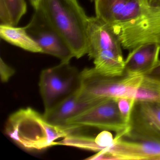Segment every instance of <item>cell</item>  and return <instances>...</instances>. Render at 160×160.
Returning a JSON list of instances; mask_svg holds the SVG:
<instances>
[{
    "label": "cell",
    "instance_id": "2e32d148",
    "mask_svg": "<svg viewBox=\"0 0 160 160\" xmlns=\"http://www.w3.org/2000/svg\"><path fill=\"white\" fill-rule=\"evenodd\" d=\"M0 4L4 5L8 10L13 26H16L18 24L27 12V5L25 0H0Z\"/></svg>",
    "mask_w": 160,
    "mask_h": 160
},
{
    "label": "cell",
    "instance_id": "3957f363",
    "mask_svg": "<svg viewBox=\"0 0 160 160\" xmlns=\"http://www.w3.org/2000/svg\"><path fill=\"white\" fill-rule=\"evenodd\" d=\"M80 94L94 102L108 99L132 98L143 99L142 74L123 73L117 76H109L98 72L94 68L81 72Z\"/></svg>",
    "mask_w": 160,
    "mask_h": 160
},
{
    "label": "cell",
    "instance_id": "6da1fadb",
    "mask_svg": "<svg viewBox=\"0 0 160 160\" xmlns=\"http://www.w3.org/2000/svg\"><path fill=\"white\" fill-rule=\"evenodd\" d=\"M81 126L50 123L31 108H21L9 117L5 125L6 134L18 146L28 150H41L57 146L62 138L74 133Z\"/></svg>",
    "mask_w": 160,
    "mask_h": 160
},
{
    "label": "cell",
    "instance_id": "8fae6325",
    "mask_svg": "<svg viewBox=\"0 0 160 160\" xmlns=\"http://www.w3.org/2000/svg\"><path fill=\"white\" fill-rule=\"evenodd\" d=\"M100 102L84 98L79 89L51 109L45 111L43 115L50 123L65 125L68 120Z\"/></svg>",
    "mask_w": 160,
    "mask_h": 160
},
{
    "label": "cell",
    "instance_id": "7402d4cb",
    "mask_svg": "<svg viewBox=\"0 0 160 160\" xmlns=\"http://www.w3.org/2000/svg\"><path fill=\"white\" fill-rule=\"evenodd\" d=\"M159 100H160V97H159Z\"/></svg>",
    "mask_w": 160,
    "mask_h": 160
},
{
    "label": "cell",
    "instance_id": "e0dca14e",
    "mask_svg": "<svg viewBox=\"0 0 160 160\" xmlns=\"http://www.w3.org/2000/svg\"><path fill=\"white\" fill-rule=\"evenodd\" d=\"M116 100L120 113L128 123L136 99L132 98H119Z\"/></svg>",
    "mask_w": 160,
    "mask_h": 160
},
{
    "label": "cell",
    "instance_id": "44dd1931",
    "mask_svg": "<svg viewBox=\"0 0 160 160\" xmlns=\"http://www.w3.org/2000/svg\"><path fill=\"white\" fill-rule=\"evenodd\" d=\"M91 2H94L95 1V0H90Z\"/></svg>",
    "mask_w": 160,
    "mask_h": 160
},
{
    "label": "cell",
    "instance_id": "5bb4252c",
    "mask_svg": "<svg viewBox=\"0 0 160 160\" xmlns=\"http://www.w3.org/2000/svg\"><path fill=\"white\" fill-rule=\"evenodd\" d=\"M129 0H95L96 17L111 26L118 20Z\"/></svg>",
    "mask_w": 160,
    "mask_h": 160
},
{
    "label": "cell",
    "instance_id": "ac0fdd59",
    "mask_svg": "<svg viewBox=\"0 0 160 160\" xmlns=\"http://www.w3.org/2000/svg\"><path fill=\"white\" fill-rule=\"evenodd\" d=\"M15 72L14 69L8 65L1 58L0 61V76L2 82H8Z\"/></svg>",
    "mask_w": 160,
    "mask_h": 160
},
{
    "label": "cell",
    "instance_id": "9a60e30c",
    "mask_svg": "<svg viewBox=\"0 0 160 160\" xmlns=\"http://www.w3.org/2000/svg\"><path fill=\"white\" fill-rule=\"evenodd\" d=\"M142 88L143 90L160 95V60L149 70L142 74Z\"/></svg>",
    "mask_w": 160,
    "mask_h": 160
},
{
    "label": "cell",
    "instance_id": "d6986e66",
    "mask_svg": "<svg viewBox=\"0 0 160 160\" xmlns=\"http://www.w3.org/2000/svg\"><path fill=\"white\" fill-rule=\"evenodd\" d=\"M150 6L154 7H160V0H147Z\"/></svg>",
    "mask_w": 160,
    "mask_h": 160
},
{
    "label": "cell",
    "instance_id": "52a82bcc",
    "mask_svg": "<svg viewBox=\"0 0 160 160\" xmlns=\"http://www.w3.org/2000/svg\"><path fill=\"white\" fill-rule=\"evenodd\" d=\"M30 22L26 28L29 35L41 48L42 53L70 62L73 54L58 32L40 7L35 8Z\"/></svg>",
    "mask_w": 160,
    "mask_h": 160
},
{
    "label": "cell",
    "instance_id": "8992f818",
    "mask_svg": "<svg viewBox=\"0 0 160 160\" xmlns=\"http://www.w3.org/2000/svg\"><path fill=\"white\" fill-rule=\"evenodd\" d=\"M122 137L160 142V100L136 99Z\"/></svg>",
    "mask_w": 160,
    "mask_h": 160
},
{
    "label": "cell",
    "instance_id": "ba28073f",
    "mask_svg": "<svg viewBox=\"0 0 160 160\" xmlns=\"http://www.w3.org/2000/svg\"><path fill=\"white\" fill-rule=\"evenodd\" d=\"M67 124L113 131L116 132V137L122 136L128 127V123L120 113L117 100L112 98L101 101L86 109L68 120Z\"/></svg>",
    "mask_w": 160,
    "mask_h": 160
},
{
    "label": "cell",
    "instance_id": "9c48e42d",
    "mask_svg": "<svg viewBox=\"0 0 160 160\" xmlns=\"http://www.w3.org/2000/svg\"><path fill=\"white\" fill-rule=\"evenodd\" d=\"M89 159L160 160V142L136 140L122 137L114 138L112 145Z\"/></svg>",
    "mask_w": 160,
    "mask_h": 160
},
{
    "label": "cell",
    "instance_id": "4fadbf2b",
    "mask_svg": "<svg viewBox=\"0 0 160 160\" xmlns=\"http://www.w3.org/2000/svg\"><path fill=\"white\" fill-rule=\"evenodd\" d=\"M0 36L7 42L33 53H42L39 45L29 35L24 28L11 25L0 26Z\"/></svg>",
    "mask_w": 160,
    "mask_h": 160
},
{
    "label": "cell",
    "instance_id": "5b68a950",
    "mask_svg": "<svg viewBox=\"0 0 160 160\" xmlns=\"http://www.w3.org/2000/svg\"><path fill=\"white\" fill-rule=\"evenodd\" d=\"M81 87V72L70 62H61L57 66L43 70L39 87L45 111L79 90Z\"/></svg>",
    "mask_w": 160,
    "mask_h": 160
},
{
    "label": "cell",
    "instance_id": "277c9868",
    "mask_svg": "<svg viewBox=\"0 0 160 160\" xmlns=\"http://www.w3.org/2000/svg\"><path fill=\"white\" fill-rule=\"evenodd\" d=\"M110 27L123 49L131 51L148 44L160 46V7L147 2L133 18Z\"/></svg>",
    "mask_w": 160,
    "mask_h": 160
},
{
    "label": "cell",
    "instance_id": "30bf717a",
    "mask_svg": "<svg viewBox=\"0 0 160 160\" xmlns=\"http://www.w3.org/2000/svg\"><path fill=\"white\" fill-rule=\"evenodd\" d=\"M87 40V54L91 59L105 50L122 54L121 45L111 27L97 17H88Z\"/></svg>",
    "mask_w": 160,
    "mask_h": 160
},
{
    "label": "cell",
    "instance_id": "7c38bea8",
    "mask_svg": "<svg viewBox=\"0 0 160 160\" xmlns=\"http://www.w3.org/2000/svg\"><path fill=\"white\" fill-rule=\"evenodd\" d=\"M160 46L148 44L130 51L124 60V72L132 74H143L159 60Z\"/></svg>",
    "mask_w": 160,
    "mask_h": 160
},
{
    "label": "cell",
    "instance_id": "7a4b0ae2",
    "mask_svg": "<svg viewBox=\"0 0 160 160\" xmlns=\"http://www.w3.org/2000/svg\"><path fill=\"white\" fill-rule=\"evenodd\" d=\"M38 7L64 39L74 58H80L87 54L88 17L77 0H41Z\"/></svg>",
    "mask_w": 160,
    "mask_h": 160
},
{
    "label": "cell",
    "instance_id": "ffe728a7",
    "mask_svg": "<svg viewBox=\"0 0 160 160\" xmlns=\"http://www.w3.org/2000/svg\"><path fill=\"white\" fill-rule=\"evenodd\" d=\"M41 1V0H30V2L32 5L34 7V9H35L38 7Z\"/></svg>",
    "mask_w": 160,
    "mask_h": 160
}]
</instances>
